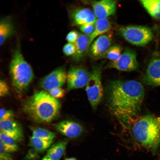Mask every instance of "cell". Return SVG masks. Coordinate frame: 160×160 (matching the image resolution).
<instances>
[{
  "mask_svg": "<svg viewBox=\"0 0 160 160\" xmlns=\"http://www.w3.org/2000/svg\"><path fill=\"white\" fill-rule=\"evenodd\" d=\"M61 105L59 101L44 91H37L27 98L23 105V111L34 120L49 123L59 116Z\"/></svg>",
  "mask_w": 160,
  "mask_h": 160,
  "instance_id": "7a4b0ae2",
  "label": "cell"
},
{
  "mask_svg": "<svg viewBox=\"0 0 160 160\" xmlns=\"http://www.w3.org/2000/svg\"><path fill=\"white\" fill-rule=\"evenodd\" d=\"M32 136L45 140L52 141L55 133L47 129L39 127H30Z\"/></svg>",
  "mask_w": 160,
  "mask_h": 160,
  "instance_id": "7402d4cb",
  "label": "cell"
},
{
  "mask_svg": "<svg viewBox=\"0 0 160 160\" xmlns=\"http://www.w3.org/2000/svg\"><path fill=\"white\" fill-rule=\"evenodd\" d=\"M140 1L152 17L160 20V0H142Z\"/></svg>",
  "mask_w": 160,
  "mask_h": 160,
  "instance_id": "ffe728a7",
  "label": "cell"
},
{
  "mask_svg": "<svg viewBox=\"0 0 160 160\" xmlns=\"http://www.w3.org/2000/svg\"><path fill=\"white\" fill-rule=\"evenodd\" d=\"M132 132L135 140L142 146L154 153L160 145V129L156 118L147 114L133 124Z\"/></svg>",
  "mask_w": 160,
  "mask_h": 160,
  "instance_id": "3957f363",
  "label": "cell"
},
{
  "mask_svg": "<svg viewBox=\"0 0 160 160\" xmlns=\"http://www.w3.org/2000/svg\"><path fill=\"white\" fill-rule=\"evenodd\" d=\"M63 51L66 56H73L76 52V47L74 43H68L65 44L63 47Z\"/></svg>",
  "mask_w": 160,
  "mask_h": 160,
  "instance_id": "d4e9b609",
  "label": "cell"
},
{
  "mask_svg": "<svg viewBox=\"0 0 160 160\" xmlns=\"http://www.w3.org/2000/svg\"><path fill=\"white\" fill-rule=\"evenodd\" d=\"M107 66L121 71H130L136 70L138 67L136 54L132 50L126 48L117 60L111 61Z\"/></svg>",
  "mask_w": 160,
  "mask_h": 160,
  "instance_id": "52a82bcc",
  "label": "cell"
},
{
  "mask_svg": "<svg viewBox=\"0 0 160 160\" xmlns=\"http://www.w3.org/2000/svg\"><path fill=\"white\" fill-rule=\"evenodd\" d=\"M15 27L12 20L9 17L2 19L0 23V44H3L7 39L14 33Z\"/></svg>",
  "mask_w": 160,
  "mask_h": 160,
  "instance_id": "e0dca14e",
  "label": "cell"
},
{
  "mask_svg": "<svg viewBox=\"0 0 160 160\" xmlns=\"http://www.w3.org/2000/svg\"><path fill=\"white\" fill-rule=\"evenodd\" d=\"M112 36L111 33L109 32L98 36L89 48L90 56L97 60L105 58L107 52L111 46Z\"/></svg>",
  "mask_w": 160,
  "mask_h": 160,
  "instance_id": "9c48e42d",
  "label": "cell"
},
{
  "mask_svg": "<svg viewBox=\"0 0 160 160\" xmlns=\"http://www.w3.org/2000/svg\"><path fill=\"white\" fill-rule=\"evenodd\" d=\"M48 92V94L51 97L56 99L63 97L65 94V90L61 87L53 89Z\"/></svg>",
  "mask_w": 160,
  "mask_h": 160,
  "instance_id": "f546056e",
  "label": "cell"
},
{
  "mask_svg": "<svg viewBox=\"0 0 160 160\" xmlns=\"http://www.w3.org/2000/svg\"><path fill=\"white\" fill-rule=\"evenodd\" d=\"M160 129V116L156 117Z\"/></svg>",
  "mask_w": 160,
  "mask_h": 160,
  "instance_id": "d6a6232c",
  "label": "cell"
},
{
  "mask_svg": "<svg viewBox=\"0 0 160 160\" xmlns=\"http://www.w3.org/2000/svg\"><path fill=\"white\" fill-rule=\"evenodd\" d=\"M79 34L76 31L72 30L67 35L66 39L68 43H74L78 39Z\"/></svg>",
  "mask_w": 160,
  "mask_h": 160,
  "instance_id": "4dcf8cb0",
  "label": "cell"
},
{
  "mask_svg": "<svg viewBox=\"0 0 160 160\" xmlns=\"http://www.w3.org/2000/svg\"><path fill=\"white\" fill-rule=\"evenodd\" d=\"M122 49L119 45H115L111 46L106 55L105 58L111 61L117 60L121 55Z\"/></svg>",
  "mask_w": 160,
  "mask_h": 160,
  "instance_id": "cb8c5ba5",
  "label": "cell"
},
{
  "mask_svg": "<svg viewBox=\"0 0 160 160\" xmlns=\"http://www.w3.org/2000/svg\"><path fill=\"white\" fill-rule=\"evenodd\" d=\"M55 128L63 135L71 138L79 136L83 131V128L80 124L71 120L60 121L55 125Z\"/></svg>",
  "mask_w": 160,
  "mask_h": 160,
  "instance_id": "5bb4252c",
  "label": "cell"
},
{
  "mask_svg": "<svg viewBox=\"0 0 160 160\" xmlns=\"http://www.w3.org/2000/svg\"><path fill=\"white\" fill-rule=\"evenodd\" d=\"M52 142L53 140H45L32 136L29 138V145L39 153H41L47 149Z\"/></svg>",
  "mask_w": 160,
  "mask_h": 160,
  "instance_id": "44dd1931",
  "label": "cell"
},
{
  "mask_svg": "<svg viewBox=\"0 0 160 160\" xmlns=\"http://www.w3.org/2000/svg\"><path fill=\"white\" fill-rule=\"evenodd\" d=\"M95 28V23H89L80 26V31L85 35L89 36L94 31Z\"/></svg>",
  "mask_w": 160,
  "mask_h": 160,
  "instance_id": "f1b7e54d",
  "label": "cell"
},
{
  "mask_svg": "<svg viewBox=\"0 0 160 160\" xmlns=\"http://www.w3.org/2000/svg\"><path fill=\"white\" fill-rule=\"evenodd\" d=\"M41 160H51L46 155L44 156Z\"/></svg>",
  "mask_w": 160,
  "mask_h": 160,
  "instance_id": "836d02e7",
  "label": "cell"
},
{
  "mask_svg": "<svg viewBox=\"0 0 160 160\" xmlns=\"http://www.w3.org/2000/svg\"><path fill=\"white\" fill-rule=\"evenodd\" d=\"M74 44L76 52L72 57L74 61L79 62L83 59L90 47L89 36L84 34H79Z\"/></svg>",
  "mask_w": 160,
  "mask_h": 160,
  "instance_id": "2e32d148",
  "label": "cell"
},
{
  "mask_svg": "<svg viewBox=\"0 0 160 160\" xmlns=\"http://www.w3.org/2000/svg\"><path fill=\"white\" fill-rule=\"evenodd\" d=\"M65 160H77L76 159L73 157L66 158Z\"/></svg>",
  "mask_w": 160,
  "mask_h": 160,
  "instance_id": "e575fe53",
  "label": "cell"
},
{
  "mask_svg": "<svg viewBox=\"0 0 160 160\" xmlns=\"http://www.w3.org/2000/svg\"><path fill=\"white\" fill-rule=\"evenodd\" d=\"M91 5L97 19H105L115 14L116 8V1L101 0L92 1Z\"/></svg>",
  "mask_w": 160,
  "mask_h": 160,
  "instance_id": "8fae6325",
  "label": "cell"
},
{
  "mask_svg": "<svg viewBox=\"0 0 160 160\" xmlns=\"http://www.w3.org/2000/svg\"><path fill=\"white\" fill-rule=\"evenodd\" d=\"M11 153L7 151L2 143H0V160H14Z\"/></svg>",
  "mask_w": 160,
  "mask_h": 160,
  "instance_id": "83f0119b",
  "label": "cell"
},
{
  "mask_svg": "<svg viewBox=\"0 0 160 160\" xmlns=\"http://www.w3.org/2000/svg\"><path fill=\"white\" fill-rule=\"evenodd\" d=\"M39 153L33 148H30L23 158V160H39L40 158Z\"/></svg>",
  "mask_w": 160,
  "mask_h": 160,
  "instance_id": "4316f807",
  "label": "cell"
},
{
  "mask_svg": "<svg viewBox=\"0 0 160 160\" xmlns=\"http://www.w3.org/2000/svg\"><path fill=\"white\" fill-rule=\"evenodd\" d=\"M9 92V87L7 83L3 80L0 81V95L4 97L8 94Z\"/></svg>",
  "mask_w": 160,
  "mask_h": 160,
  "instance_id": "1f68e13d",
  "label": "cell"
},
{
  "mask_svg": "<svg viewBox=\"0 0 160 160\" xmlns=\"http://www.w3.org/2000/svg\"><path fill=\"white\" fill-rule=\"evenodd\" d=\"M67 140L53 144L48 149L46 155L51 160H60L63 154L67 144Z\"/></svg>",
  "mask_w": 160,
  "mask_h": 160,
  "instance_id": "d6986e66",
  "label": "cell"
},
{
  "mask_svg": "<svg viewBox=\"0 0 160 160\" xmlns=\"http://www.w3.org/2000/svg\"><path fill=\"white\" fill-rule=\"evenodd\" d=\"M1 131L12 138L16 142H22L24 138L23 131L21 126L13 120H0Z\"/></svg>",
  "mask_w": 160,
  "mask_h": 160,
  "instance_id": "9a60e30c",
  "label": "cell"
},
{
  "mask_svg": "<svg viewBox=\"0 0 160 160\" xmlns=\"http://www.w3.org/2000/svg\"><path fill=\"white\" fill-rule=\"evenodd\" d=\"M144 80L149 85H160V58L155 57L150 60L146 71Z\"/></svg>",
  "mask_w": 160,
  "mask_h": 160,
  "instance_id": "7c38bea8",
  "label": "cell"
},
{
  "mask_svg": "<svg viewBox=\"0 0 160 160\" xmlns=\"http://www.w3.org/2000/svg\"><path fill=\"white\" fill-rule=\"evenodd\" d=\"M107 105L111 113L124 127L139 112L144 96L142 84L134 80L110 81L105 89Z\"/></svg>",
  "mask_w": 160,
  "mask_h": 160,
  "instance_id": "6da1fadb",
  "label": "cell"
},
{
  "mask_svg": "<svg viewBox=\"0 0 160 160\" xmlns=\"http://www.w3.org/2000/svg\"><path fill=\"white\" fill-rule=\"evenodd\" d=\"M0 139L4 147L10 153L17 151L19 147L16 142L12 138L3 132L0 131Z\"/></svg>",
  "mask_w": 160,
  "mask_h": 160,
  "instance_id": "603a6c76",
  "label": "cell"
},
{
  "mask_svg": "<svg viewBox=\"0 0 160 160\" xmlns=\"http://www.w3.org/2000/svg\"><path fill=\"white\" fill-rule=\"evenodd\" d=\"M67 73L65 69L60 67L55 69L41 80V88L48 92L56 88L61 87L66 81Z\"/></svg>",
  "mask_w": 160,
  "mask_h": 160,
  "instance_id": "30bf717a",
  "label": "cell"
},
{
  "mask_svg": "<svg viewBox=\"0 0 160 160\" xmlns=\"http://www.w3.org/2000/svg\"><path fill=\"white\" fill-rule=\"evenodd\" d=\"M71 17L73 24L80 26L89 23H95L96 20L94 12L87 8H78L73 11Z\"/></svg>",
  "mask_w": 160,
  "mask_h": 160,
  "instance_id": "4fadbf2b",
  "label": "cell"
},
{
  "mask_svg": "<svg viewBox=\"0 0 160 160\" xmlns=\"http://www.w3.org/2000/svg\"><path fill=\"white\" fill-rule=\"evenodd\" d=\"M89 75L90 73L83 67H71L67 73V91L68 92L86 86Z\"/></svg>",
  "mask_w": 160,
  "mask_h": 160,
  "instance_id": "ba28073f",
  "label": "cell"
},
{
  "mask_svg": "<svg viewBox=\"0 0 160 160\" xmlns=\"http://www.w3.org/2000/svg\"><path fill=\"white\" fill-rule=\"evenodd\" d=\"M12 86L18 94L27 89L33 78V73L30 65L24 59L18 43L13 52L9 66Z\"/></svg>",
  "mask_w": 160,
  "mask_h": 160,
  "instance_id": "277c9868",
  "label": "cell"
},
{
  "mask_svg": "<svg viewBox=\"0 0 160 160\" xmlns=\"http://www.w3.org/2000/svg\"><path fill=\"white\" fill-rule=\"evenodd\" d=\"M93 32L89 36L90 45L94 39L102 34L109 32L111 28V24L107 18L97 19L95 23Z\"/></svg>",
  "mask_w": 160,
  "mask_h": 160,
  "instance_id": "ac0fdd59",
  "label": "cell"
},
{
  "mask_svg": "<svg viewBox=\"0 0 160 160\" xmlns=\"http://www.w3.org/2000/svg\"><path fill=\"white\" fill-rule=\"evenodd\" d=\"M102 66H94L90 73L86 86L87 95L93 109H96L101 102L103 95V89L101 81Z\"/></svg>",
  "mask_w": 160,
  "mask_h": 160,
  "instance_id": "5b68a950",
  "label": "cell"
},
{
  "mask_svg": "<svg viewBox=\"0 0 160 160\" xmlns=\"http://www.w3.org/2000/svg\"><path fill=\"white\" fill-rule=\"evenodd\" d=\"M14 117L13 111L11 110L1 108L0 111V120H13Z\"/></svg>",
  "mask_w": 160,
  "mask_h": 160,
  "instance_id": "484cf974",
  "label": "cell"
},
{
  "mask_svg": "<svg viewBox=\"0 0 160 160\" xmlns=\"http://www.w3.org/2000/svg\"><path fill=\"white\" fill-rule=\"evenodd\" d=\"M118 31L126 40L137 46L146 45L151 41L153 37L151 29L145 26H122L119 28Z\"/></svg>",
  "mask_w": 160,
  "mask_h": 160,
  "instance_id": "8992f818",
  "label": "cell"
}]
</instances>
